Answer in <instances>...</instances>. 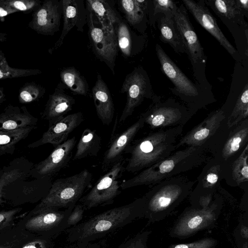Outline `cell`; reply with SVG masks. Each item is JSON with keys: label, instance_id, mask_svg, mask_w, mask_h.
I'll list each match as a JSON object with an SVG mask.
<instances>
[{"label": "cell", "instance_id": "e575fe53", "mask_svg": "<svg viewBox=\"0 0 248 248\" xmlns=\"http://www.w3.org/2000/svg\"><path fill=\"white\" fill-rule=\"evenodd\" d=\"M248 119V86L247 84L236 101L228 114V124L230 128Z\"/></svg>", "mask_w": 248, "mask_h": 248}, {"label": "cell", "instance_id": "8fae6325", "mask_svg": "<svg viewBox=\"0 0 248 248\" xmlns=\"http://www.w3.org/2000/svg\"><path fill=\"white\" fill-rule=\"evenodd\" d=\"M147 110L141 114L145 124L151 129L184 126L192 116L186 107L175 100L161 102L155 98Z\"/></svg>", "mask_w": 248, "mask_h": 248}, {"label": "cell", "instance_id": "7dc6e473", "mask_svg": "<svg viewBox=\"0 0 248 248\" xmlns=\"http://www.w3.org/2000/svg\"><path fill=\"white\" fill-rule=\"evenodd\" d=\"M69 248H99L95 243L83 244L79 243H69Z\"/></svg>", "mask_w": 248, "mask_h": 248}, {"label": "cell", "instance_id": "277c9868", "mask_svg": "<svg viewBox=\"0 0 248 248\" xmlns=\"http://www.w3.org/2000/svg\"><path fill=\"white\" fill-rule=\"evenodd\" d=\"M195 183L187 176L179 175L153 186L143 196L144 217L149 223L160 221L169 215L189 196Z\"/></svg>", "mask_w": 248, "mask_h": 248}, {"label": "cell", "instance_id": "f907efd6", "mask_svg": "<svg viewBox=\"0 0 248 248\" xmlns=\"http://www.w3.org/2000/svg\"><path fill=\"white\" fill-rule=\"evenodd\" d=\"M6 61L7 60L4 54L0 49V66L1 65Z\"/></svg>", "mask_w": 248, "mask_h": 248}, {"label": "cell", "instance_id": "681fc988", "mask_svg": "<svg viewBox=\"0 0 248 248\" xmlns=\"http://www.w3.org/2000/svg\"><path fill=\"white\" fill-rule=\"evenodd\" d=\"M5 94L3 87H0V105L5 100Z\"/></svg>", "mask_w": 248, "mask_h": 248}, {"label": "cell", "instance_id": "ac0fdd59", "mask_svg": "<svg viewBox=\"0 0 248 248\" xmlns=\"http://www.w3.org/2000/svg\"><path fill=\"white\" fill-rule=\"evenodd\" d=\"M173 20L192 64L202 62L204 59L203 48L183 5L177 7Z\"/></svg>", "mask_w": 248, "mask_h": 248}, {"label": "cell", "instance_id": "52a82bcc", "mask_svg": "<svg viewBox=\"0 0 248 248\" xmlns=\"http://www.w3.org/2000/svg\"><path fill=\"white\" fill-rule=\"evenodd\" d=\"M223 202L218 190L208 205L186 208L172 227L170 235L173 237L186 238L212 227L220 213Z\"/></svg>", "mask_w": 248, "mask_h": 248}, {"label": "cell", "instance_id": "9c48e42d", "mask_svg": "<svg viewBox=\"0 0 248 248\" xmlns=\"http://www.w3.org/2000/svg\"><path fill=\"white\" fill-rule=\"evenodd\" d=\"M87 24L92 50L95 56L104 62L115 75V66L118 47L113 26L102 24L88 8Z\"/></svg>", "mask_w": 248, "mask_h": 248}, {"label": "cell", "instance_id": "f6af8a7d", "mask_svg": "<svg viewBox=\"0 0 248 248\" xmlns=\"http://www.w3.org/2000/svg\"><path fill=\"white\" fill-rule=\"evenodd\" d=\"M84 211V209L80 203L75 205L68 217L67 221L68 228L79 223L83 218Z\"/></svg>", "mask_w": 248, "mask_h": 248}, {"label": "cell", "instance_id": "1f68e13d", "mask_svg": "<svg viewBox=\"0 0 248 248\" xmlns=\"http://www.w3.org/2000/svg\"><path fill=\"white\" fill-rule=\"evenodd\" d=\"M160 38L164 43L169 44L177 52L184 53L186 49L173 18L164 16L158 21Z\"/></svg>", "mask_w": 248, "mask_h": 248}, {"label": "cell", "instance_id": "d6986e66", "mask_svg": "<svg viewBox=\"0 0 248 248\" xmlns=\"http://www.w3.org/2000/svg\"><path fill=\"white\" fill-rule=\"evenodd\" d=\"M84 120L81 112L68 114L53 124L49 125L48 129L38 140L28 145L30 148H36L47 143L55 147L67 140L70 134Z\"/></svg>", "mask_w": 248, "mask_h": 248}, {"label": "cell", "instance_id": "b9f144b4", "mask_svg": "<svg viewBox=\"0 0 248 248\" xmlns=\"http://www.w3.org/2000/svg\"><path fill=\"white\" fill-rule=\"evenodd\" d=\"M20 207L0 211V232L6 230L16 224L17 215L22 210Z\"/></svg>", "mask_w": 248, "mask_h": 248}, {"label": "cell", "instance_id": "74e56055", "mask_svg": "<svg viewBox=\"0 0 248 248\" xmlns=\"http://www.w3.org/2000/svg\"><path fill=\"white\" fill-rule=\"evenodd\" d=\"M42 72L39 69H20L11 67L7 61L0 66V79L13 78L34 76Z\"/></svg>", "mask_w": 248, "mask_h": 248}, {"label": "cell", "instance_id": "4fadbf2b", "mask_svg": "<svg viewBox=\"0 0 248 248\" xmlns=\"http://www.w3.org/2000/svg\"><path fill=\"white\" fill-rule=\"evenodd\" d=\"M197 178V184L189 195L191 205L210 202L221 186L224 179L223 164L216 158L207 161Z\"/></svg>", "mask_w": 248, "mask_h": 248}, {"label": "cell", "instance_id": "e0dca14e", "mask_svg": "<svg viewBox=\"0 0 248 248\" xmlns=\"http://www.w3.org/2000/svg\"><path fill=\"white\" fill-rule=\"evenodd\" d=\"M144 124V117L141 114L135 123L111 140L102 160L101 169L103 172H106L112 166L123 159L125 150Z\"/></svg>", "mask_w": 248, "mask_h": 248}, {"label": "cell", "instance_id": "6da1fadb", "mask_svg": "<svg viewBox=\"0 0 248 248\" xmlns=\"http://www.w3.org/2000/svg\"><path fill=\"white\" fill-rule=\"evenodd\" d=\"M143 196L132 202L106 211L67 229L69 243L90 244L118 230L134 221L144 217Z\"/></svg>", "mask_w": 248, "mask_h": 248}, {"label": "cell", "instance_id": "d590c367", "mask_svg": "<svg viewBox=\"0 0 248 248\" xmlns=\"http://www.w3.org/2000/svg\"><path fill=\"white\" fill-rule=\"evenodd\" d=\"M46 89L34 82H27L19 90L18 100L22 104H28L42 97Z\"/></svg>", "mask_w": 248, "mask_h": 248}, {"label": "cell", "instance_id": "f546056e", "mask_svg": "<svg viewBox=\"0 0 248 248\" xmlns=\"http://www.w3.org/2000/svg\"><path fill=\"white\" fill-rule=\"evenodd\" d=\"M62 83L74 94L86 97L90 95L88 83L85 78L74 67L63 69L60 72Z\"/></svg>", "mask_w": 248, "mask_h": 248}, {"label": "cell", "instance_id": "d6a6232c", "mask_svg": "<svg viewBox=\"0 0 248 248\" xmlns=\"http://www.w3.org/2000/svg\"><path fill=\"white\" fill-rule=\"evenodd\" d=\"M35 235L16 223L0 232V248H20Z\"/></svg>", "mask_w": 248, "mask_h": 248}, {"label": "cell", "instance_id": "30bf717a", "mask_svg": "<svg viewBox=\"0 0 248 248\" xmlns=\"http://www.w3.org/2000/svg\"><path fill=\"white\" fill-rule=\"evenodd\" d=\"M124 158L108 170L78 202L85 210L112 204L121 193L120 178L125 171Z\"/></svg>", "mask_w": 248, "mask_h": 248}, {"label": "cell", "instance_id": "4dcf8cb0", "mask_svg": "<svg viewBox=\"0 0 248 248\" xmlns=\"http://www.w3.org/2000/svg\"><path fill=\"white\" fill-rule=\"evenodd\" d=\"M88 8L103 24L113 26L119 13L114 8L113 0H87L85 1Z\"/></svg>", "mask_w": 248, "mask_h": 248}, {"label": "cell", "instance_id": "2e32d148", "mask_svg": "<svg viewBox=\"0 0 248 248\" xmlns=\"http://www.w3.org/2000/svg\"><path fill=\"white\" fill-rule=\"evenodd\" d=\"M76 143V138L74 136L55 147L45 159L32 167L31 175L37 179L51 178L68 165Z\"/></svg>", "mask_w": 248, "mask_h": 248}, {"label": "cell", "instance_id": "f5cc1de1", "mask_svg": "<svg viewBox=\"0 0 248 248\" xmlns=\"http://www.w3.org/2000/svg\"><path fill=\"white\" fill-rule=\"evenodd\" d=\"M3 202H4V201L2 199V195H1V193H0V205L1 204H2Z\"/></svg>", "mask_w": 248, "mask_h": 248}, {"label": "cell", "instance_id": "83f0119b", "mask_svg": "<svg viewBox=\"0 0 248 248\" xmlns=\"http://www.w3.org/2000/svg\"><path fill=\"white\" fill-rule=\"evenodd\" d=\"M116 2L120 10L124 14L127 22L139 31H141L140 26L144 19L148 1L121 0Z\"/></svg>", "mask_w": 248, "mask_h": 248}, {"label": "cell", "instance_id": "7a4b0ae2", "mask_svg": "<svg viewBox=\"0 0 248 248\" xmlns=\"http://www.w3.org/2000/svg\"><path fill=\"white\" fill-rule=\"evenodd\" d=\"M212 156L203 149L194 146L173 152L162 161L141 170L133 177L121 184L122 190L140 186H154L168 178L201 166Z\"/></svg>", "mask_w": 248, "mask_h": 248}, {"label": "cell", "instance_id": "c3c4849f", "mask_svg": "<svg viewBox=\"0 0 248 248\" xmlns=\"http://www.w3.org/2000/svg\"><path fill=\"white\" fill-rule=\"evenodd\" d=\"M236 5L238 9L243 14L245 13L247 14L248 11V0H235Z\"/></svg>", "mask_w": 248, "mask_h": 248}, {"label": "cell", "instance_id": "f1b7e54d", "mask_svg": "<svg viewBox=\"0 0 248 248\" xmlns=\"http://www.w3.org/2000/svg\"><path fill=\"white\" fill-rule=\"evenodd\" d=\"M101 149V137L95 130L85 129L77 145L73 160L96 156Z\"/></svg>", "mask_w": 248, "mask_h": 248}, {"label": "cell", "instance_id": "ab89813d", "mask_svg": "<svg viewBox=\"0 0 248 248\" xmlns=\"http://www.w3.org/2000/svg\"><path fill=\"white\" fill-rule=\"evenodd\" d=\"M151 231L140 232L125 240L116 248H147V242Z\"/></svg>", "mask_w": 248, "mask_h": 248}, {"label": "cell", "instance_id": "44dd1931", "mask_svg": "<svg viewBox=\"0 0 248 248\" xmlns=\"http://www.w3.org/2000/svg\"><path fill=\"white\" fill-rule=\"evenodd\" d=\"M248 145V119H246L231 128L227 138L213 157L227 164L236 158Z\"/></svg>", "mask_w": 248, "mask_h": 248}, {"label": "cell", "instance_id": "8992f818", "mask_svg": "<svg viewBox=\"0 0 248 248\" xmlns=\"http://www.w3.org/2000/svg\"><path fill=\"white\" fill-rule=\"evenodd\" d=\"M92 179V172L84 169L73 175L56 180L52 183L47 195L32 210L75 207L89 187Z\"/></svg>", "mask_w": 248, "mask_h": 248}, {"label": "cell", "instance_id": "836d02e7", "mask_svg": "<svg viewBox=\"0 0 248 248\" xmlns=\"http://www.w3.org/2000/svg\"><path fill=\"white\" fill-rule=\"evenodd\" d=\"M36 127L30 126L14 130L0 131V156L13 154L16 144L26 138Z\"/></svg>", "mask_w": 248, "mask_h": 248}, {"label": "cell", "instance_id": "4316f807", "mask_svg": "<svg viewBox=\"0 0 248 248\" xmlns=\"http://www.w3.org/2000/svg\"><path fill=\"white\" fill-rule=\"evenodd\" d=\"M118 47L122 55L128 58L138 52L137 42L138 36L134 33L128 24L119 14L113 25Z\"/></svg>", "mask_w": 248, "mask_h": 248}, {"label": "cell", "instance_id": "ee69618b", "mask_svg": "<svg viewBox=\"0 0 248 248\" xmlns=\"http://www.w3.org/2000/svg\"><path fill=\"white\" fill-rule=\"evenodd\" d=\"M54 239L36 235L20 248H54Z\"/></svg>", "mask_w": 248, "mask_h": 248}, {"label": "cell", "instance_id": "484cf974", "mask_svg": "<svg viewBox=\"0 0 248 248\" xmlns=\"http://www.w3.org/2000/svg\"><path fill=\"white\" fill-rule=\"evenodd\" d=\"M38 119L25 106L9 105L0 114V131L14 130L36 126Z\"/></svg>", "mask_w": 248, "mask_h": 248}, {"label": "cell", "instance_id": "7c38bea8", "mask_svg": "<svg viewBox=\"0 0 248 248\" xmlns=\"http://www.w3.org/2000/svg\"><path fill=\"white\" fill-rule=\"evenodd\" d=\"M156 52L162 71L175 86L183 99L187 104V108L191 115L202 107L198 99L199 92L195 85L171 60L160 46L156 45Z\"/></svg>", "mask_w": 248, "mask_h": 248}, {"label": "cell", "instance_id": "5bb4252c", "mask_svg": "<svg viewBox=\"0 0 248 248\" xmlns=\"http://www.w3.org/2000/svg\"><path fill=\"white\" fill-rule=\"evenodd\" d=\"M121 93H126V102L119 118L120 124L124 122L132 114L145 98L151 97L149 79L141 67H136L126 76Z\"/></svg>", "mask_w": 248, "mask_h": 248}, {"label": "cell", "instance_id": "603a6c76", "mask_svg": "<svg viewBox=\"0 0 248 248\" xmlns=\"http://www.w3.org/2000/svg\"><path fill=\"white\" fill-rule=\"evenodd\" d=\"M66 88L59 82L54 92L49 96L41 118L47 120L49 125L60 120L70 111L75 103V99L67 94Z\"/></svg>", "mask_w": 248, "mask_h": 248}, {"label": "cell", "instance_id": "ffe728a7", "mask_svg": "<svg viewBox=\"0 0 248 248\" xmlns=\"http://www.w3.org/2000/svg\"><path fill=\"white\" fill-rule=\"evenodd\" d=\"M63 27L61 34L53 47L48 49L51 54L63 44L64 39L75 26L78 31L83 32L87 23V12L83 0H62Z\"/></svg>", "mask_w": 248, "mask_h": 248}, {"label": "cell", "instance_id": "cb8c5ba5", "mask_svg": "<svg viewBox=\"0 0 248 248\" xmlns=\"http://www.w3.org/2000/svg\"><path fill=\"white\" fill-rule=\"evenodd\" d=\"M248 145L232 161L223 164L224 179L232 187H238L248 191Z\"/></svg>", "mask_w": 248, "mask_h": 248}, {"label": "cell", "instance_id": "7bdbcfd3", "mask_svg": "<svg viewBox=\"0 0 248 248\" xmlns=\"http://www.w3.org/2000/svg\"><path fill=\"white\" fill-rule=\"evenodd\" d=\"M217 241L212 238H206L191 243L172 245L169 248H215Z\"/></svg>", "mask_w": 248, "mask_h": 248}, {"label": "cell", "instance_id": "7402d4cb", "mask_svg": "<svg viewBox=\"0 0 248 248\" xmlns=\"http://www.w3.org/2000/svg\"><path fill=\"white\" fill-rule=\"evenodd\" d=\"M186 7L198 22L214 36L219 44L232 56L236 50L222 32L217 22L204 4L191 0H183Z\"/></svg>", "mask_w": 248, "mask_h": 248}, {"label": "cell", "instance_id": "db71d44e", "mask_svg": "<svg viewBox=\"0 0 248 248\" xmlns=\"http://www.w3.org/2000/svg\"><path fill=\"white\" fill-rule=\"evenodd\" d=\"M1 170H0V172L1 171Z\"/></svg>", "mask_w": 248, "mask_h": 248}, {"label": "cell", "instance_id": "5b68a950", "mask_svg": "<svg viewBox=\"0 0 248 248\" xmlns=\"http://www.w3.org/2000/svg\"><path fill=\"white\" fill-rule=\"evenodd\" d=\"M230 129L228 115L222 107L210 113L202 122L180 137L176 149L183 146L199 147L214 157L227 138Z\"/></svg>", "mask_w": 248, "mask_h": 248}, {"label": "cell", "instance_id": "ba28073f", "mask_svg": "<svg viewBox=\"0 0 248 248\" xmlns=\"http://www.w3.org/2000/svg\"><path fill=\"white\" fill-rule=\"evenodd\" d=\"M74 208L32 210L16 223L34 234L54 239L68 228V217Z\"/></svg>", "mask_w": 248, "mask_h": 248}, {"label": "cell", "instance_id": "3957f363", "mask_svg": "<svg viewBox=\"0 0 248 248\" xmlns=\"http://www.w3.org/2000/svg\"><path fill=\"white\" fill-rule=\"evenodd\" d=\"M184 126L157 130L132 142L124 153L129 154L125 171L134 173L141 171L162 161L176 149Z\"/></svg>", "mask_w": 248, "mask_h": 248}, {"label": "cell", "instance_id": "d4e9b609", "mask_svg": "<svg viewBox=\"0 0 248 248\" xmlns=\"http://www.w3.org/2000/svg\"><path fill=\"white\" fill-rule=\"evenodd\" d=\"M92 94L98 118L104 124L109 125L113 118L114 107L108 86L99 74Z\"/></svg>", "mask_w": 248, "mask_h": 248}, {"label": "cell", "instance_id": "9a60e30c", "mask_svg": "<svg viewBox=\"0 0 248 248\" xmlns=\"http://www.w3.org/2000/svg\"><path fill=\"white\" fill-rule=\"evenodd\" d=\"M62 16V0H46L32 12L28 26L38 34L52 36L59 31Z\"/></svg>", "mask_w": 248, "mask_h": 248}, {"label": "cell", "instance_id": "816d5d0a", "mask_svg": "<svg viewBox=\"0 0 248 248\" xmlns=\"http://www.w3.org/2000/svg\"><path fill=\"white\" fill-rule=\"evenodd\" d=\"M7 40V34L0 32V42H4Z\"/></svg>", "mask_w": 248, "mask_h": 248}, {"label": "cell", "instance_id": "8d00e7d4", "mask_svg": "<svg viewBox=\"0 0 248 248\" xmlns=\"http://www.w3.org/2000/svg\"><path fill=\"white\" fill-rule=\"evenodd\" d=\"M217 12L229 19H233L243 13L238 9L235 0H216L209 1Z\"/></svg>", "mask_w": 248, "mask_h": 248}, {"label": "cell", "instance_id": "f35d334b", "mask_svg": "<svg viewBox=\"0 0 248 248\" xmlns=\"http://www.w3.org/2000/svg\"><path fill=\"white\" fill-rule=\"evenodd\" d=\"M5 3L18 12L25 14L33 12L41 4L39 0H4Z\"/></svg>", "mask_w": 248, "mask_h": 248}, {"label": "cell", "instance_id": "bcb514c9", "mask_svg": "<svg viewBox=\"0 0 248 248\" xmlns=\"http://www.w3.org/2000/svg\"><path fill=\"white\" fill-rule=\"evenodd\" d=\"M16 12V11L7 5L4 0H0V21L3 22L6 16Z\"/></svg>", "mask_w": 248, "mask_h": 248}, {"label": "cell", "instance_id": "60d3db41", "mask_svg": "<svg viewBox=\"0 0 248 248\" xmlns=\"http://www.w3.org/2000/svg\"><path fill=\"white\" fill-rule=\"evenodd\" d=\"M152 2L154 16L163 13L166 17H173L178 7L174 1L171 0H155Z\"/></svg>", "mask_w": 248, "mask_h": 248}]
</instances>
